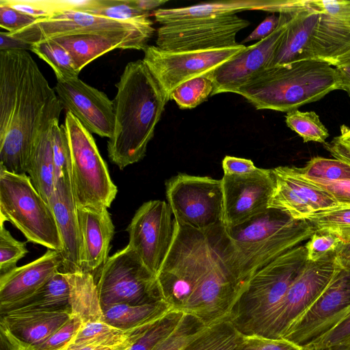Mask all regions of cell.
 <instances>
[{
    "label": "cell",
    "instance_id": "obj_2",
    "mask_svg": "<svg viewBox=\"0 0 350 350\" xmlns=\"http://www.w3.org/2000/svg\"><path fill=\"white\" fill-rule=\"evenodd\" d=\"M63 108L25 49L0 50V170L26 174L37 139Z\"/></svg>",
    "mask_w": 350,
    "mask_h": 350
},
{
    "label": "cell",
    "instance_id": "obj_3",
    "mask_svg": "<svg viewBox=\"0 0 350 350\" xmlns=\"http://www.w3.org/2000/svg\"><path fill=\"white\" fill-rule=\"evenodd\" d=\"M108 157L120 170L142 160L169 99L142 59L129 62L116 84Z\"/></svg>",
    "mask_w": 350,
    "mask_h": 350
},
{
    "label": "cell",
    "instance_id": "obj_34",
    "mask_svg": "<svg viewBox=\"0 0 350 350\" xmlns=\"http://www.w3.org/2000/svg\"><path fill=\"white\" fill-rule=\"evenodd\" d=\"M5 4L38 19L71 11L88 12L103 0H1Z\"/></svg>",
    "mask_w": 350,
    "mask_h": 350
},
{
    "label": "cell",
    "instance_id": "obj_33",
    "mask_svg": "<svg viewBox=\"0 0 350 350\" xmlns=\"http://www.w3.org/2000/svg\"><path fill=\"white\" fill-rule=\"evenodd\" d=\"M271 170L274 178L294 191L312 208L315 213L340 206L328 192L304 177L297 167L279 166Z\"/></svg>",
    "mask_w": 350,
    "mask_h": 350
},
{
    "label": "cell",
    "instance_id": "obj_45",
    "mask_svg": "<svg viewBox=\"0 0 350 350\" xmlns=\"http://www.w3.org/2000/svg\"><path fill=\"white\" fill-rule=\"evenodd\" d=\"M88 13L121 21H143L150 16L149 12L131 6L127 0H103L100 6Z\"/></svg>",
    "mask_w": 350,
    "mask_h": 350
},
{
    "label": "cell",
    "instance_id": "obj_59",
    "mask_svg": "<svg viewBox=\"0 0 350 350\" xmlns=\"http://www.w3.org/2000/svg\"><path fill=\"white\" fill-rule=\"evenodd\" d=\"M339 137L343 141L350 144V127L346 125H342L340 127V135Z\"/></svg>",
    "mask_w": 350,
    "mask_h": 350
},
{
    "label": "cell",
    "instance_id": "obj_44",
    "mask_svg": "<svg viewBox=\"0 0 350 350\" xmlns=\"http://www.w3.org/2000/svg\"><path fill=\"white\" fill-rule=\"evenodd\" d=\"M3 221L1 220L0 276L16 268L18 260L28 253L26 243L14 239L4 227Z\"/></svg>",
    "mask_w": 350,
    "mask_h": 350
},
{
    "label": "cell",
    "instance_id": "obj_52",
    "mask_svg": "<svg viewBox=\"0 0 350 350\" xmlns=\"http://www.w3.org/2000/svg\"><path fill=\"white\" fill-rule=\"evenodd\" d=\"M224 175H245L254 172L257 167L250 159L226 156L222 161Z\"/></svg>",
    "mask_w": 350,
    "mask_h": 350
},
{
    "label": "cell",
    "instance_id": "obj_53",
    "mask_svg": "<svg viewBox=\"0 0 350 350\" xmlns=\"http://www.w3.org/2000/svg\"><path fill=\"white\" fill-rule=\"evenodd\" d=\"M279 22V16H277L275 14L268 16L241 44H243L253 40L260 41L267 38L277 29Z\"/></svg>",
    "mask_w": 350,
    "mask_h": 350
},
{
    "label": "cell",
    "instance_id": "obj_31",
    "mask_svg": "<svg viewBox=\"0 0 350 350\" xmlns=\"http://www.w3.org/2000/svg\"><path fill=\"white\" fill-rule=\"evenodd\" d=\"M51 130V127L37 139L27 167L33 185L49 204L56 183Z\"/></svg>",
    "mask_w": 350,
    "mask_h": 350
},
{
    "label": "cell",
    "instance_id": "obj_17",
    "mask_svg": "<svg viewBox=\"0 0 350 350\" xmlns=\"http://www.w3.org/2000/svg\"><path fill=\"white\" fill-rule=\"evenodd\" d=\"M277 29L267 38L246 46L208 75L213 80L211 96L234 93L267 69L286 32L291 14H279Z\"/></svg>",
    "mask_w": 350,
    "mask_h": 350
},
{
    "label": "cell",
    "instance_id": "obj_57",
    "mask_svg": "<svg viewBox=\"0 0 350 350\" xmlns=\"http://www.w3.org/2000/svg\"><path fill=\"white\" fill-rule=\"evenodd\" d=\"M167 1V0H127L131 6L147 12L163 5Z\"/></svg>",
    "mask_w": 350,
    "mask_h": 350
},
{
    "label": "cell",
    "instance_id": "obj_30",
    "mask_svg": "<svg viewBox=\"0 0 350 350\" xmlns=\"http://www.w3.org/2000/svg\"><path fill=\"white\" fill-rule=\"evenodd\" d=\"M67 274L71 316L79 319L82 325L104 321L96 282L92 273L77 271Z\"/></svg>",
    "mask_w": 350,
    "mask_h": 350
},
{
    "label": "cell",
    "instance_id": "obj_56",
    "mask_svg": "<svg viewBox=\"0 0 350 350\" xmlns=\"http://www.w3.org/2000/svg\"><path fill=\"white\" fill-rule=\"evenodd\" d=\"M336 259L342 269H350V241L342 242L336 251Z\"/></svg>",
    "mask_w": 350,
    "mask_h": 350
},
{
    "label": "cell",
    "instance_id": "obj_41",
    "mask_svg": "<svg viewBox=\"0 0 350 350\" xmlns=\"http://www.w3.org/2000/svg\"><path fill=\"white\" fill-rule=\"evenodd\" d=\"M185 313L173 310L150 326L129 350H152L178 325Z\"/></svg>",
    "mask_w": 350,
    "mask_h": 350
},
{
    "label": "cell",
    "instance_id": "obj_28",
    "mask_svg": "<svg viewBox=\"0 0 350 350\" xmlns=\"http://www.w3.org/2000/svg\"><path fill=\"white\" fill-rule=\"evenodd\" d=\"M102 308L106 323L128 332L150 327L174 310L164 300L139 305L116 304Z\"/></svg>",
    "mask_w": 350,
    "mask_h": 350
},
{
    "label": "cell",
    "instance_id": "obj_51",
    "mask_svg": "<svg viewBox=\"0 0 350 350\" xmlns=\"http://www.w3.org/2000/svg\"><path fill=\"white\" fill-rule=\"evenodd\" d=\"M307 179L328 192L340 206H350V180L323 181Z\"/></svg>",
    "mask_w": 350,
    "mask_h": 350
},
{
    "label": "cell",
    "instance_id": "obj_16",
    "mask_svg": "<svg viewBox=\"0 0 350 350\" xmlns=\"http://www.w3.org/2000/svg\"><path fill=\"white\" fill-rule=\"evenodd\" d=\"M350 312V269L340 268L320 296L282 338L304 347L327 332Z\"/></svg>",
    "mask_w": 350,
    "mask_h": 350
},
{
    "label": "cell",
    "instance_id": "obj_10",
    "mask_svg": "<svg viewBox=\"0 0 350 350\" xmlns=\"http://www.w3.org/2000/svg\"><path fill=\"white\" fill-rule=\"evenodd\" d=\"M165 189L178 224L200 231L224 225L221 179L180 173L166 182Z\"/></svg>",
    "mask_w": 350,
    "mask_h": 350
},
{
    "label": "cell",
    "instance_id": "obj_40",
    "mask_svg": "<svg viewBox=\"0 0 350 350\" xmlns=\"http://www.w3.org/2000/svg\"><path fill=\"white\" fill-rule=\"evenodd\" d=\"M307 221L314 230L328 231L342 242L350 241V206H340L316 213Z\"/></svg>",
    "mask_w": 350,
    "mask_h": 350
},
{
    "label": "cell",
    "instance_id": "obj_5",
    "mask_svg": "<svg viewBox=\"0 0 350 350\" xmlns=\"http://www.w3.org/2000/svg\"><path fill=\"white\" fill-rule=\"evenodd\" d=\"M335 90V68L325 62L302 60L265 69L236 94L256 109L288 113Z\"/></svg>",
    "mask_w": 350,
    "mask_h": 350
},
{
    "label": "cell",
    "instance_id": "obj_4",
    "mask_svg": "<svg viewBox=\"0 0 350 350\" xmlns=\"http://www.w3.org/2000/svg\"><path fill=\"white\" fill-rule=\"evenodd\" d=\"M226 227V226H225ZM231 269L240 288L259 269L310 238L314 228L269 208L239 225L226 227Z\"/></svg>",
    "mask_w": 350,
    "mask_h": 350
},
{
    "label": "cell",
    "instance_id": "obj_46",
    "mask_svg": "<svg viewBox=\"0 0 350 350\" xmlns=\"http://www.w3.org/2000/svg\"><path fill=\"white\" fill-rule=\"evenodd\" d=\"M342 241L336 234L325 230H314L304 245L307 260L316 261L335 252Z\"/></svg>",
    "mask_w": 350,
    "mask_h": 350
},
{
    "label": "cell",
    "instance_id": "obj_20",
    "mask_svg": "<svg viewBox=\"0 0 350 350\" xmlns=\"http://www.w3.org/2000/svg\"><path fill=\"white\" fill-rule=\"evenodd\" d=\"M55 91L67 111L72 113L91 133L111 138L115 116L113 100L79 77L57 81Z\"/></svg>",
    "mask_w": 350,
    "mask_h": 350
},
{
    "label": "cell",
    "instance_id": "obj_25",
    "mask_svg": "<svg viewBox=\"0 0 350 350\" xmlns=\"http://www.w3.org/2000/svg\"><path fill=\"white\" fill-rule=\"evenodd\" d=\"M318 16L314 0H308L304 8L291 14L287 29L268 68L310 60V41Z\"/></svg>",
    "mask_w": 350,
    "mask_h": 350
},
{
    "label": "cell",
    "instance_id": "obj_27",
    "mask_svg": "<svg viewBox=\"0 0 350 350\" xmlns=\"http://www.w3.org/2000/svg\"><path fill=\"white\" fill-rule=\"evenodd\" d=\"M23 312H69L68 274L56 272L47 282L30 297L0 308V314Z\"/></svg>",
    "mask_w": 350,
    "mask_h": 350
},
{
    "label": "cell",
    "instance_id": "obj_50",
    "mask_svg": "<svg viewBox=\"0 0 350 350\" xmlns=\"http://www.w3.org/2000/svg\"><path fill=\"white\" fill-rule=\"evenodd\" d=\"M38 18L21 12L0 0V27L12 33L35 23Z\"/></svg>",
    "mask_w": 350,
    "mask_h": 350
},
{
    "label": "cell",
    "instance_id": "obj_12",
    "mask_svg": "<svg viewBox=\"0 0 350 350\" xmlns=\"http://www.w3.org/2000/svg\"><path fill=\"white\" fill-rule=\"evenodd\" d=\"M245 47L240 44L234 47L214 50L170 51L148 45L143 50L142 60L169 99L172 92L178 85L212 72Z\"/></svg>",
    "mask_w": 350,
    "mask_h": 350
},
{
    "label": "cell",
    "instance_id": "obj_43",
    "mask_svg": "<svg viewBox=\"0 0 350 350\" xmlns=\"http://www.w3.org/2000/svg\"><path fill=\"white\" fill-rule=\"evenodd\" d=\"M51 137L55 180L71 176L70 152L64 125L55 122L51 126Z\"/></svg>",
    "mask_w": 350,
    "mask_h": 350
},
{
    "label": "cell",
    "instance_id": "obj_14",
    "mask_svg": "<svg viewBox=\"0 0 350 350\" xmlns=\"http://www.w3.org/2000/svg\"><path fill=\"white\" fill-rule=\"evenodd\" d=\"M168 204L160 200L144 202L126 228L128 245L157 277L174 241L175 219Z\"/></svg>",
    "mask_w": 350,
    "mask_h": 350
},
{
    "label": "cell",
    "instance_id": "obj_9",
    "mask_svg": "<svg viewBox=\"0 0 350 350\" xmlns=\"http://www.w3.org/2000/svg\"><path fill=\"white\" fill-rule=\"evenodd\" d=\"M153 22L121 21L83 12L71 11L47 18L38 19L33 24L15 32L5 34L29 46L36 42L74 34H96L124 40L135 50L143 51L155 32Z\"/></svg>",
    "mask_w": 350,
    "mask_h": 350
},
{
    "label": "cell",
    "instance_id": "obj_48",
    "mask_svg": "<svg viewBox=\"0 0 350 350\" xmlns=\"http://www.w3.org/2000/svg\"><path fill=\"white\" fill-rule=\"evenodd\" d=\"M81 325L82 322L79 319L71 316L64 325L45 340L26 350H60L70 342Z\"/></svg>",
    "mask_w": 350,
    "mask_h": 350
},
{
    "label": "cell",
    "instance_id": "obj_15",
    "mask_svg": "<svg viewBox=\"0 0 350 350\" xmlns=\"http://www.w3.org/2000/svg\"><path fill=\"white\" fill-rule=\"evenodd\" d=\"M340 268L336 252L316 261L308 260L274 312L263 336L282 338L294 321L317 300Z\"/></svg>",
    "mask_w": 350,
    "mask_h": 350
},
{
    "label": "cell",
    "instance_id": "obj_18",
    "mask_svg": "<svg viewBox=\"0 0 350 350\" xmlns=\"http://www.w3.org/2000/svg\"><path fill=\"white\" fill-rule=\"evenodd\" d=\"M224 224L239 225L269 209L275 180L271 169L257 167L245 175H224L221 179Z\"/></svg>",
    "mask_w": 350,
    "mask_h": 350
},
{
    "label": "cell",
    "instance_id": "obj_42",
    "mask_svg": "<svg viewBox=\"0 0 350 350\" xmlns=\"http://www.w3.org/2000/svg\"><path fill=\"white\" fill-rule=\"evenodd\" d=\"M207 327L195 317L185 314L177 327L152 350H181Z\"/></svg>",
    "mask_w": 350,
    "mask_h": 350
},
{
    "label": "cell",
    "instance_id": "obj_23",
    "mask_svg": "<svg viewBox=\"0 0 350 350\" xmlns=\"http://www.w3.org/2000/svg\"><path fill=\"white\" fill-rule=\"evenodd\" d=\"M62 262L60 252L48 250L38 259L0 276V308L34 294L59 271Z\"/></svg>",
    "mask_w": 350,
    "mask_h": 350
},
{
    "label": "cell",
    "instance_id": "obj_36",
    "mask_svg": "<svg viewBox=\"0 0 350 350\" xmlns=\"http://www.w3.org/2000/svg\"><path fill=\"white\" fill-rule=\"evenodd\" d=\"M29 49L45 61L53 70L57 81L78 77L68 52L53 39L44 40L29 46Z\"/></svg>",
    "mask_w": 350,
    "mask_h": 350
},
{
    "label": "cell",
    "instance_id": "obj_37",
    "mask_svg": "<svg viewBox=\"0 0 350 350\" xmlns=\"http://www.w3.org/2000/svg\"><path fill=\"white\" fill-rule=\"evenodd\" d=\"M213 90V80L205 75L178 85L172 92L169 99L174 100L180 109H193L206 100Z\"/></svg>",
    "mask_w": 350,
    "mask_h": 350
},
{
    "label": "cell",
    "instance_id": "obj_26",
    "mask_svg": "<svg viewBox=\"0 0 350 350\" xmlns=\"http://www.w3.org/2000/svg\"><path fill=\"white\" fill-rule=\"evenodd\" d=\"M279 0H229L202 3L178 8L154 10L155 21L164 25L198 20L215 18L236 14L245 10L267 12Z\"/></svg>",
    "mask_w": 350,
    "mask_h": 350
},
{
    "label": "cell",
    "instance_id": "obj_60",
    "mask_svg": "<svg viewBox=\"0 0 350 350\" xmlns=\"http://www.w3.org/2000/svg\"><path fill=\"white\" fill-rule=\"evenodd\" d=\"M326 350H350V338H347L337 346Z\"/></svg>",
    "mask_w": 350,
    "mask_h": 350
},
{
    "label": "cell",
    "instance_id": "obj_7",
    "mask_svg": "<svg viewBox=\"0 0 350 350\" xmlns=\"http://www.w3.org/2000/svg\"><path fill=\"white\" fill-rule=\"evenodd\" d=\"M1 220H8L27 241L62 252L63 245L50 205L26 174L0 170Z\"/></svg>",
    "mask_w": 350,
    "mask_h": 350
},
{
    "label": "cell",
    "instance_id": "obj_13",
    "mask_svg": "<svg viewBox=\"0 0 350 350\" xmlns=\"http://www.w3.org/2000/svg\"><path fill=\"white\" fill-rule=\"evenodd\" d=\"M237 14L161 25L156 46L170 51H206L239 46L236 36L250 25Z\"/></svg>",
    "mask_w": 350,
    "mask_h": 350
},
{
    "label": "cell",
    "instance_id": "obj_24",
    "mask_svg": "<svg viewBox=\"0 0 350 350\" xmlns=\"http://www.w3.org/2000/svg\"><path fill=\"white\" fill-rule=\"evenodd\" d=\"M77 208L82 271L92 273L108 258L115 227L107 208Z\"/></svg>",
    "mask_w": 350,
    "mask_h": 350
},
{
    "label": "cell",
    "instance_id": "obj_22",
    "mask_svg": "<svg viewBox=\"0 0 350 350\" xmlns=\"http://www.w3.org/2000/svg\"><path fill=\"white\" fill-rule=\"evenodd\" d=\"M49 205L63 245L61 252L63 272L82 271L77 208L73 196L70 176L56 180Z\"/></svg>",
    "mask_w": 350,
    "mask_h": 350
},
{
    "label": "cell",
    "instance_id": "obj_32",
    "mask_svg": "<svg viewBox=\"0 0 350 350\" xmlns=\"http://www.w3.org/2000/svg\"><path fill=\"white\" fill-rule=\"evenodd\" d=\"M150 327L128 332L114 327L105 321L90 322L83 324L67 345L106 347L133 345Z\"/></svg>",
    "mask_w": 350,
    "mask_h": 350
},
{
    "label": "cell",
    "instance_id": "obj_47",
    "mask_svg": "<svg viewBox=\"0 0 350 350\" xmlns=\"http://www.w3.org/2000/svg\"><path fill=\"white\" fill-rule=\"evenodd\" d=\"M235 350H306L304 347L284 338L258 335H241Z\"/></svg>",
    "mask_w": 350,
    "mask_h": 350
},
{
    "label": "cell",
    "instance_id": "obj_29",
    "mask_svg": "<svg viewBox=\"0 0 350 350\" xmlns=\"http://www.w3.org/2000/svg\"><path fill=\"white\" fill-rule=\"evenodd\" d=\"M51 39L68 52L79 72L90 62L109 51L116 49H135L124 40L96 34H74Z\"/></svg>",
    "mask_w": 350,
    "mask_h": 350
},
{
    "label": "cell",
    "instance_id": "obj_11",
    "mask_svg": "<svg viewBox=\"0 0 350 350\" xmlns=\"http://www.w3.org/2000/svg\"><path fill=\"white\" fill-rule=\"evenodd\" d=\"M96 286L102 308L116 304L139 305L163 300L156 275L129 245L108 257Z\"/></svg>",
    "mask_w": 350,
    "mask_h": 350
},
{
    "label": "cell",
    "instance_id": "obj_58",
    "mask_svg": "<svg viewBox=\"0 0 350 350\" xmlns=\"http://www.w3.org/2000/svg\"><path fill=\"white\" fill-rule=\"evenodd\" d=\"M132 345L116 347H106L94 345H76L68 344L60 350H129Z\"/></svg>",
    "mask_w": 350,
    "mask_h": 350
},
{
    "label": "cell",
    "instance_id": "obj_6",
    "mask_svg": "<svg viewBox=\"0 0 350 350\" xmlns=\"http://www.w3.org/2000/svg\"><path fill=\"white\" fill-rule=\"evenodd\" d=\"M305 245H299L256 271L239 291L228 321L245 336H264L287 291L307 263Z\"/></svg>",
    "mask_w": 350,
    "mask_h": 350
},
{
    "label": "cell",
    "instance_id": "obj_49",
    "mask_svg": "<svg viewBox=\"0 0 350 350\" xmlns=\"http://www.w3.org/2000/svg\"><path fill=\"white\" fill-rule=\"evenodd\" d=\"M350 338V312L327 332L304 346L306 350H326Z\"/></svg>",
    "mask_w": 350,
    "mask_h": 350
},
{
    "label": "cell",
    "instance_id": "obj_35",
    "mask_svg": "<svg viewBox=\"0 0 350 350\" xmlns=\"http://www.w3.org/2000/svg\"><path fill=\"white\" fill-rule=\"evenodd\" d=\"M241 334L228 321L208 326L181 350H235Z\"/></svg>",
    "mask_w": 350,
    "mask_h": 350
},
{
    "label": "cell",
    "instance_id": "obj_39",
    "mask_svg": "<svg viewBox=\"0 0 350 350\" xmlns=\"http://www.w3.org/2000/svg\"><path fill=\"white\" fill-rule=\"evenodd\" d=\"M285 122L304 142L325 143L329 136L327 129L314 111L303 112L298 109L289 111L285 116Z\"/></svg>",
    "mask_w": 350,
    "mask_h": 350
},
{
    "label": "cell",
    "instance_id": "obj_21",
    "mask_svg": "<svg viewBox=\"0 0 350 350\" xmlns=\"http://www.w3.org/2000/svg\"><path fill=\"white\" fill-rule=\"evenodd\" d=\"M71 317L69 312L1 314V338L10 350H26L45 340Z\"/></svg>",
    "mask_w": 350,
    "mask_h": 350
},
{
    "label": "cell",
    "instance_id": "obj_38",
    "mask_svg": "<svg viewBox=\"0 0 350 350\" xmlns=\"http://www.w3.org/2000/svg\"><path fill=\"white\" fill-rule=\"evenodd\" d=\"M305 178L323 181L350 180V165L337 159L312 158L302 168L297 167Z\"/></svg>",
    "mask_w": 350,
    "mask_h": 350
},
{
    "label": "cell",
    "instance_id": "obj_55",
    "mask_svg": "<svg viewBox=\"0 0 350 350\" xmlns=\"http://www.w3.org/2000/svg\"><path fill=\"white\" fill-rule=\"evenodd\" d=\"M335 70L338 90L345 91L350 96V53L335 66Z\"/></svg>",
    "mask_w": 350,
    "mask_h": 350
},
{
    "label": "cell",
    "instance_id": "obj_8",
    "mask_svg": "<svg viewBox=\"0 0 350 350\" xmlns=\"http://www.w3.org/2000/svg\"><path fill=\"white\" fill-rule=\"evenodd\" d=\"M71 159V184L77 207L109 208L118 189L91 132L70 112L64 123Z\"/></svg>",
    "mask_w": 350,
    "mask_h": 350
},
{
    "label": "cell",
    "instance_id": "obj_19",
    "mask_svg": "<svg viewBox=\"0 0 350 350\" xmlns=\"http://www.w3.org/2000/svg\"><path fill=\"white\" fill-rule=\"evenodd\" d=\"M319 16L310 46V60L336 66L350 53V1L315 0Z\"/></svg>",
    "mask_w": 350,
    "mask_h": 350
},
{
    "label": "cell",
    "instance_id": "obj_54",
    "mask_svg": "<svg viewBox=\"0 0 350 350\" xmlns=\"http://www.w3.org/2000/svg\"><path fill=\"white\" fill-rule=\"evenodd\" d=\"M325 148L335 158L350 165V144L343 141L339 136L329 143L325 144Z\"/></svg>",
    "mask_w": 350,
    "mask_h": 350
},
{
    "label": "cell",
    "instance_id": "obj_1",
    "mask_svg": "<svg viewBox=\"0 0 350 350\" xmlns=\"http://www.w3.org/2000/svg\"><path fill=\"white\" fill-rule=\"evenodd\" d=\"M163 299L207 326L228 320L240 288L224 225L200 231L175 220L170 250L157 275Z\"/></svg>",
    "mask_w": 350,
    "mask_h": 350
}]
</instances>
